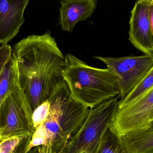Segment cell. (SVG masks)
I'll list each match as a JSON object with an SVG mask.
<instances>
[{
  "label": "cell",
  "instance_id": "obj_4",
  "mask_svg": "<svg viewBox=\"0 0 153 153\" xmlns=\"http://www.w3.org/2000/svg\"><path fill=\"white\" fill-rule=\"evenodd\" d=\"M118 97L106 101L90 109L88 117L77 133L60 153H93L102 136L110 126L117 108Z\"/></svg>",
  "mask_w": 153,
  "mask_h": 153
},
{
  "label": "cell",
  "instance_id": "obj_18",
  "mask_svg": "<svg viewBox=\"0 0 153 153\" xmlns=\"http://www.w3.org/2000/svg\"><path fill=\"white\" fill-rule=\"evenodd\" d=\"M31 138V137H28L23 139L12 153H26V149L30 141ZM28 153H30V152Z\"/></svg>",
  "mask_w": 153,
  "mask_h": 153
},
{
  "label": "cell",
  "instance_id": "obj_20",
  "mask_svg": "<svg viewBox=\"0 0 153 153\" xmlns=\"http://www.w3.org/2000/svg\"><path fill=\"white\" fill-rule=\"evenodd\" d=\"M4 129L2 128H0V134H2V133L3 132Z\"/></svg>",
  "mask_w": 153,
  "mask_h": 153
},
{
  "label": "cell",
  "instance_id": "obj_12",
  "mask_svg": "<svg viewBox=\"0 0 153 153\" xmlns=\"http://www.w3.org/2000/svg\"><path fill=\"white\" fill-rule=\"evenodd\" d=\"M18 85L17 64L12 54L0 74V104L7 94Z\"/></svg>",
  "mask_w": 153,
  "mask_h": 153
},
{
  "label": "cell",
  "instance_id": "obj_17",
  "mask_svg": "<svg viewBox=\"0 0 153 153\" xmlns=\"http://www.w3.org/2000/svg\"><path fill=\"white\" fill-rule=\"evenodd\" d=\"M12 54V48L7 44L0 47V74Z\"/></svg>",
  "mask_w": 153,
  "mask_h": 153
},
{
  "label": "cell",
  "instance_id": "obj_2",
  "mask_svg": "<svg viewBox=\"0 0 153 153\" xmlns=\"http://www.w3.org/2000/svg\"><path fill=\"white\" fill-rule=\"evenodd\" d=\"M47 100L48 114L39 126L45 137V143L39 146V150L41 153H60L81 128L90 109L73 99L65 81Z\"/></svg>",
  "mask_w": 153,
  "mask_h": 153
},
{
  "label": "cell",
  "instance_id": "obj_21",
  "mask_svg": "<svg viewBox=\"0 0 153 153\" xmlns=\"http://www.w3.org/2000/svg\"><path fill=\"white\" fill-rule=\"evenodd\" d=\"M1 135V134H0V135Z\"/></svg>",
  "mask_w": 153,
  "mask_h": 153
},
{
  "label": "cell",
  "instance_id": "obj_10",
  "mask_svg": "<svg viewBox=\"0 0 153 153\" xmlns=\"http://www.w3.org/2000/svg\"><path fill=\"white\" fill-rule=\"evenodd\" d=\"M59 24L64 31L72 33L75 25L90 18L97 8V0H61Z\"/></svg>",
  "mask_w": 153,
  "mask_h": 153
},
{
  "label": "cell",
  "instance_id": "obj_8",
  "mask_svg": "<svg viewBox=\"0 0 153 153\" xmlns=\"http://www.w3.org/2000/svg\"><path fill=\"white\" fill-rule=\"evenodd\" d=\"M153 12V0H136L131 11L129 39L145 55L153 56V29L150 16Z\"/></svg>",
  "mask_w": 153,
  "mask_h": 153
},
{
  "label": "cell",
  "instance_id": "obj_7",
  "mask_svg": "<svg viewBox=\"0 0 153 153\" xmlns=\"http://www.w3.org/2000/svg\"><path fill=\"white\" fill-rule=\"evenodd\" d=\"M93 58L104 63L115 75L120 92L118 98L121 100L153 69V56L147 55Z\"/></svg>",
  "mask_w": 153,
  "mask_h": 153
},
{
  "label": "cell",
  "instance_id": "obj_3",
  "mask_svg": "<svg viewBox=\"0 0 153 153\" xmlns=\"http://www.w3.org/2000/svg\"><path fill=\"white\" fill-rule=\"evenodd\" d=\"M64 56L63 77L76 102L92 109L119 95L116 79L108 68H94L71 53Z\"/></svg>",
  "mask_w": 153,
  "mask_h": 153
},
{
  "label": "cell",
  "instance_id": "obj_9",
  "mask_svg": "<svg viewBox=\"0 0 153 153\" xmlns=\"http://www.w3.org/2000/svg\"><path fill=\"white\" fill-rule=\"evenodd\" d=\"M30 0H0V44H7L25 22L23 13Z\"/></svg>",
  "mask_w": 153,
  "mask_h": 153
},
{
  "label": "cell",
  "instance_id": "obj_6",
  "mask_svg": "<svg viewBox=\"0 0 153 153\" xmlns=\"http://www.w3.org/2000/svg\"><path fill=\"white\" fill-rule=\"evenodd\" d=\"M153 126V87L124 107L117 108L110 127L121 137L127 133Z\"/></svg>",
  "mask_w": 153,
  "mask_h": 153
},
{
  "label": "cell",
  "instance_id": "obj_14",
  "mask_svg": "<svg viewBox=\"0 0 153 153\" xmlns=\"http://www.w3.org/2000/svg\"><path fill=\"white\" fill-rule=\"evenodd\" d=\"M152 87H153V69L124 98L118 101L117 108H122L129 104Z\"/></svg>",
  "mask_w": 153,
  "mask_h": 153
},
{
  "label": "cell",
  "instance_id": "obj_13",
  "mask_svg": "<svg viewBox=\"0 0 153 153\" xmlns=\"http://www.w3.org/2000/svg\"><path fill=\"white\" fill-rule=\"evenodd\" d=\"M93 153H127L120 137L114 133L110 126L105 129L99 143Z\"/></svg>",
  "mask_w": 153,
  "mask_h": 153
},
{
  "label": "cell",
  "instance_id": "obj_19",
  "mask_svg": "<svg viewBox=\"0 0 153 153\" xmlns=\"http://www.w3.org/2000/svg\"><path fill=\"white\" fill-rule=\"evenodd\" d=\"M30 153H41L39 150L38 148V147H36V148H34V149H32L31 150Z\"/></svg>",
  "mask_w": 153,
  "mask_h": 153
},
{
  "label": "cell",
  "instance_id": "obj_16",
  "mask_svg": "<svg viewBox=\"0 0 153 153\" xmlns=\"http://www.w3.org/2000/svg\"><path fill=\"white\" fill-rule=\"evenodd\" d=\"M25 137H13L1 139L0 141V153H12Z\"/></svg>",
  "mask_w": 153,
  "mask_h": 153
},
{
  "label": "cell",
  "instance_id": "obj_1",
  "mask_svg": "<svg viewBox=\"0 0 153 153\" xmlns=\"http://www.w3.org/2000/svg\"><path fill=\"white\" fill-rule=\"evenodd\" d=\"M18 84L32 114L64 81V56L50 31L23 39L12 49Z\"/></svg>",
  "mask_w": 153,
  "mask_h": 153
},
{
  "label": "cell",
  "instance_id": "obj_5",
  "mask_svg": "<svg viewBox=\"0 0 153 153\" xmlns=\"http://www.w3.org/2000/svg\"><path fill=\"white\" fill-rule=\"evenodd\" d=\"M1 139L13 137H32L35 132L32 114L19 85L10 91L0 104Z\"/></svg>",
  "mask_w": 153,
  "mask_h": 153
},
{
  "label": "cell",
  "instance_id": "obj_11",
  "mask_svg": "<svg viewBox=\"0 0 153 153\" xmlns=\"http://www.w3.org/2000/svg\"><path fill=\"white\" fill-rule=\"evenodd\" d=\"M120 139L127 153H153V126L129 132Z\"/></svg>",
  "mask_w": 153,
  "mask_h": 153
},
{
  "label": "cell",
  "instance_id": "obj_15",
  "mask_svg": "<svg viewBox=\"0 0 153 153\" xmlns=\"http://www.w3.org/2000/svg\"><path fill=\"white\" fill-rule=\"evenodd\" d=\"M49 103L48 100L40 104L32 113V120L34 130L46 118L49 111Z\"/></svg>",
  "mask_w": 153,
  "mask_h": 153
}]
</instances>
